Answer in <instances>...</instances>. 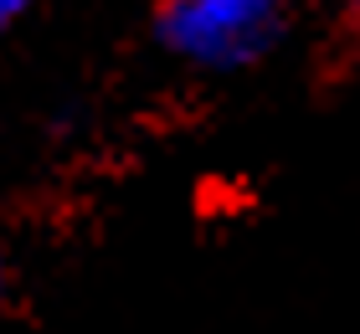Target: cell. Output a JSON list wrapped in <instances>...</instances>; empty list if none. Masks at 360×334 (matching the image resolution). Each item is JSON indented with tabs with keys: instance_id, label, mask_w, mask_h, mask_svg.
<instances>
[{
	"instance_id": "obj_1",
	"label": "cell",
	"mask_w": 360,
	"mask_h": 334,
	"mask_svg": "<svg viewBox=\"0 0 360 334\" xmlns=\"http://www.w3.org/2000/svg\"><path fill=\"white\" fill-rule=\"evenodd\" d=\"M304 0H155V37L201 67H248L268 57Z\"/></svg>"
},
{
	"instance_id": "obj_2",
	"label": "cell",
	"mask_w": 360,
	"mask_h": 334,
	"mask_svg": "<svg viewBox=\"0 0 360 334\" xmlns=\"http://www.w3.org/2000/svg\"><path fill=\"white\" fill-rule=\"evenodd\" d=\"M324 77H345L360 67V0H340V15H335V31L324 41Z\"/></svg>"
},
{
	"instance_id": "obj_3",
	"label": "cell",
	"mask_w": 360,
	"mask_h": 334,
	"mask_svg": "<svg viewBox=\"0 0 360 334\" xmlns=\"http://www.w3.org/2000/svg\"><path fill=\"white\" fill-rule=\"evenodd\" d=\"M26 6H31V0H0V31H6V26H11V21H15V15H21Z\"/></svg>"
},
{
	"instance_id": "obj_4",
	"label": "cell",
	"mask_w": 360,
	"mask_h": 334,
	"mask_svg": "<svg viewBox=\"0 0 360 334\" xmlns=\"http://www.w3.org/2000/svg\"><path fill=\"white\" fill-rule=\"evenodd\" d=\"M6 278H11V273H6V257H0V298H6Z\"/></svg>"
}]
</instances>
